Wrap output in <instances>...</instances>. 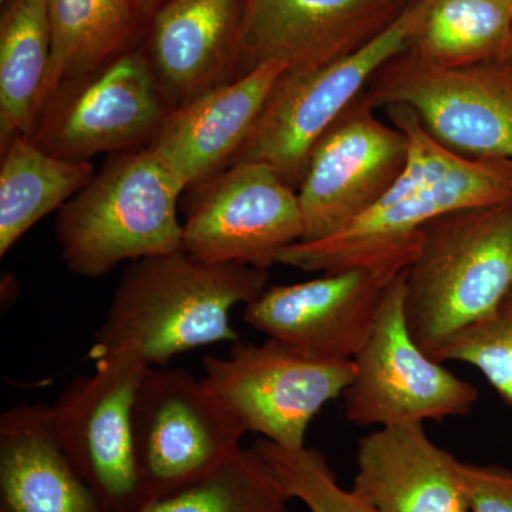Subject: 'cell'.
<instances>
[{"label":"cell","instance_id":"6da1fadb","mask_svg":"<svg viewBox=\"0 0 512 512\" xmlns=\"http://www.w3.org/2000/svg\"><path fill=\"white\" fill-rule=\"evenodd\" d=\"M384 109L409 138L406 170L365 214L328 238L285 248L278 264L323 274L362 268L397 278L419 254L431 221L512 201V160L460 156L437 143L409 107Z\"/></svg>","mask_w":512,"mask_h":512},{"label":"cell","instance_id":"7a4b0ae2","mask_svg":"<svg viewBox=\"0 0 512 512\" xmlns=\"http://www.w3.org/2000/svg\"><path fill=\"white\" fill-rule=\"evenodd\" d=\"M265 269L208 264L184 249L131 262L99 330L93 360L131 349L148 367L188 350L237 342L231 311L268 288Z\"/></svg>","mask_w":512,"mask_h":512},{"label":"cell","instance_id":"3957f363","mask_svg":"<svg viewBox=\"0 0 512 512\" xmlns=\"http://www.w3.org/2000/svg\"><path fill=\"white\" fill-rule=\"evenodd\" d=\"M512 286V201L448 212L424 228L406 274L404 315L436 359L497 308Z\"/></svg>","mask_w":512,"mask_h":512},{"label":"cell","instance_id":"277c9868","mask_svg":"<svg viewBox=\"0 0 512 512\" xmlns=\"http://www.w3.org/2000/svg\"><path fill=\"white\" fill-rule=\"evenodd\" d=\"M183 191L147 146L117 153L57 212L64 262L73 274L100 278L121 262L180 251Z\"/></svg>","mask_w":512,"mask_h":512},{"label":"cell","instance_id":"5b68a950","mask_svg":"<svg viewBox=\"0 0 512 512\" xmlns=\"http://www.w3.org/2000/svg\"><path fill=\"white\" fill-rule=\"evenodd\" d=\"M414 19L410 0L389 28L352 56L320 69L282 74L231 164L269 165L298 191L323 134L365 92L383 64L406 52Z\"/></svg>","mask_w":512,"mask_h":512},{"label":"cell","instance_id":"8992f818","mask_svg":"<svg viewBox=\"0 0 512 512\" xmlns=\"http://www.w3.org/2000/svg\"><path fill=\"white\" fill-rule=\"evenodd\" d=\"M363 94L376 109L409 107L437 143L460 156L512 160V59L439 67L403 52Z\"/></svg>","mask_w":512,"mask_h":512},{"label":"cell","instance_id":"52a82bcc","mask_svg":"<svg viewBox=\"0 0 512 512\" xmlns=\"http://www.w3.org/2000/svg\"><path fill=\"white\" fill-rule=\"evenodd\" d=\"M406 274L387 288L365 345L353 357L355 377L343 393L350 423L390 427L467 416L477 387L451 373L417 345L404 315Z\"/></svg>","mask_w":512,"mask_h":512},{"label":"cell","instance_id":"ba28073f","mask_svg":"<svg viewBox=\"0 0 512 512\" xmlns=\"http://www.w3.org/2000/svg\"><path fill=\"white\" fill-rule=\"evenodd\" d=\"M202 367V383L247 433L288 450L305 447L311 421L355 377L353 360L311 359L274 339L237 340L227 357H202Z\"/></svg>","mask_w":512,"mask_h":512},{"label":"cell","instance_id":"9c48e42d","mask_svg":"<svg viewBox=\"0 0 512 512\" xmlns=\"http://www.w3.org/2000/svg\"><path fill=\"white\" fill-rule=\"evenodd\" d=\"M92 375L74 379L50 406L60 447L110 512H134L144 501L133 414L148 366L134 350L94 360Z\"/></svg>","mask_w":512,"mask_h":512},{"label":"cell","instance_id":"30bf717a","mask_svg":"<svg viewBox=\"0 0 512 512\" xmlns=\"http://www.w3.org/2000/svg\"><path fill=\"white\" fill-rule=\"evenodd\" d=\"M144 500L201 480L241 450L247 430L183 369L148 367L133 414Z\"/></svg>","mask_w":512,"mask_h":512},{"label":"cell","instance_id":"8fae6325","mask_svg":"<svg viewBox=\"0 0 512 512\" xmlns=\"http://www.w3.org/2000/svg\"><path fill=\"white\" fill-rule=\"evenodd\" d=\"M173 110L146 53L128 50L50 94L28 137L52 156L90 161L148 146Z\"/></svg>","mask_w":512,"mask_h":512},{"label":"cell","instance_id":"7c38bea8","mask_svg":"<svg viewBox=\"0 0 512 512\" xmlns=\"http://www.w3.org/2000/svg\"><path fill=\"white\" fill-rule=\"evenodd\" d=\"M192 188L183 249L200 261L268 271L303 239L298 191L269 165L231 164Z\"/></svg>","mask_w":512,"mask_h":512},{"label":"cell","instance_id":"4fadbf2b","mask_svg":"<svg viewBox=\"0 0 512 512\" xmlns=\"http://www.w3.org/2000/svg\"><path fill=\"white\" fill-rule=\"evenodd\" d=\"M360 94L323 134L298 188L301 242L336 234L386 194L409 164V138Z\"/></svg>","mask_w":512,"mask_h":512},{"label":"cell","instance_id":"5bb4252c","mask_svg":"<svg viewBox=\"0 0 512 512\" xmlns=\"http://www.w3.org/2000/svg\"><path fill=\"white\" fill-rule=\"evenodd\" d=\"M410 0H244L235 76L281 62L308 72L352 56L402 15Z\"/></svg>","mask_w":512,"mask_h":512},{"label":"cell","instance_id":"9a60e30c","mask_svg":"<svg viewBox=\"0 0 512 512\" xmlns=\"http://www.w3.org/2000/svg\"><path fill=\"white\" fill-rule=\"evenodd\" d=\"M394 279L357 268L272 285L244 306L242 316L251 328L299 355L353 360L375 328Z\"/></svg>","mask_w":512,"mask_h":512},{"label":"cell","instance_id":"2e32d148","mask_svg":"<svg viewBox=\"0 0 512 512\" xmlns=\"http://www.w3.org/2000/svg\"><path fill=\"white\" fill-rule=\"evenodd\" d=\"M285 72L266 62L212 87L171 111L147 147L184 190L208 180L234 161Z\"/></svg>","mask_w":512,"mask_h":512},{"label":"cell","instance_id":"e0dca14e","mask_svg":"<svg viewBox=\"0 0 512 512\" xmlns=\"http://www.w3.org/2000/svg\"><path fill=\"white\" fill-rule=\"evenodd\" d=\"M352 490L377 512H470L461 461L424 424L380 427L357 446Z\"/></svg>","mask_w":512,"mask_h":512},{"label":"cell","instance_id":"ac0fdd59","mask_svg":"<svg viewBox=\"0 0 512 512\" xmlns=\"http://www.w3.org/2000/svg\"><path fill=\"white\" fill-rule=\"evenodd\" d=\"M244 0H167L151 25L148 62L173 109L234 79Z\"/></svg>","mask_w":512,"mask_h":512},{"label":"cell","instance_id":"d6986e66","mask_svg":"<svg viewBox=\"0 0 512 512\" xmlns=\"http://www.w3.org/2000/svg\"><path fill=\"white\" fill-rule=\"evenodd\" d=\"M50 406L0 416V512H110L60 447Z\"/></svg>","mask_w":512,"mask_h":512},{"label":"cell","instance_id":"ffe728a7","mask_svg":"<svg viewBox=\"0 0 512 512\" xmlns=\"http://www.w3.org/2000/svg\"><path fill=\"white\" fill-rule=\"evenodd\" d=\"M147 12L141 0H47L50 64L45 101L62 84L97 72L128 52Z\"/></svg>","mask_w":512,"mask_h":512},{"label":"cell","instance_id":"44dd1931","mask_svg":"<svg viewBox=\"0 0 512 512\" xmlns=\"http://www.w3.org/2000/svg\"><path fill=\"white\" fill-rule=\"evenodd\" d=\"M407 53L439 67L512 59V0H414Z\"/></svg>","mask_w":512,"mask_h":512},{"label":"cell","instance_id":"7402d4cb","mask_svg":"<svg viewBox=\"0 0 512 512\" xmlns=\"http://www.w3.org/2000/svg\"><path fill=\"white\" fill-rule=\"evenodd\" d=\"M96 175L92 161L64 160L15 136L2 148L0 165V256L50 212L59 211Z\"/></svg>","mask_w":512,"mask_h":512},{"label":"cell","instance_id":"603a6c76","mask_svg":"<svg viewBox=\"0 0 512 512\" xmlns=\"http://www.w3.org/2000/svg\"><path fill=\"white\" fill-rule=\"evenodd\" d=\"M50 64L47 0H9L0 23V146L29 136L45 101Z\"/></svg>","mask_w":512,"mask_h":512},{"label":"cell","instance_id":"cb8c5ba5","mask_svg":"<svg viewBox=\"0 0 512 512\" xmlns=\"http://www.w3.org/2000/svg\"><path fill=\"white\" fill-rule=\"evenodd\" d=\"M282 485L254 448L183 488L148 498L134 512H289Z\"/></svg>","mask_w":512,"mask_h":512},{"label":"cell","instance_id":"d4e9b609","mask_svg":"<svg viewBox=\"0 0 512 512\" xmlns=\"http://www.w3.org/2000/svg\"><path fill=\"white\" fill-rule=\"evenodd\" d=\"M265 461L289 498L311 512H377L353 490L339 484L328 458L316 448L288 450L261 439L252 446Z\"/></svg>","mask_w":512,"mask_h":512},{"label":"cell","instance_id":"484cf974","mask_svg":"<svg viewBox=\"0 0 512 512\" xmlns=\"http://www.w3.org/2000/svg\"><path fill=\"white\" fill-rule=\"evenodd\" d=\"M434 360L476 367L501 400L512 406V286L487 318L454 339Z\"/></svg>","mask_w":512,"mask_h":512},{"label":"cell","instance_id":"4316f807","mask_svg":"<svg viewBox=\"0 0 512 512\" xmlns=\"http://www.w3.org/2000/svg\"><path fill=\"white\" fill-rule=\"evenodd\" d=\"M470 512H512V470L497 464L461 463Z\"/></svg>","mask_w":512,"mask_h":512},{"label":"cell","instance_id":"83f0119b","mask_svg":"<svg viewBox=\"0 0 512 512\" xmlns=\"http://www.w3.org/2000/svg\"><path fill=\"white\" fill-rule=\"evenodd\" d=\"M141 2H143L144 6H146V8L148 10H150V9H153L154 6L157 5L158 0H141Z\"/></svg>","mask_w":512,"mask_h":512},{"label":"cell","instance_id":"f1b7e54d","mask_svg":"<svg viewBox=\"0 0 512 512\" xmlns=\"http://www.w3.org/2000/svg\"><path fill=\"white\" fill-rule=\"evenodd\" d=\"M0 2H2V5H3V3H5V2L8 3L9 0H0Z\"/></svg>","mask_w":512,"mask_h":512}]
</instances>
